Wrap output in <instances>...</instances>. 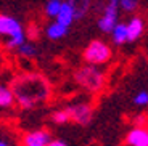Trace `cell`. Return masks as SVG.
I'll list each match as a JSON object with an SVG mask.
<instances>
[{
	"label": "cell",
	"instance_id": "obj_16",
	"mask_svg": "<svg viewBox=\"0 0 148 146\" xmlns=\"http://www.w3.org/2000/svg\"><path fill=\"white\" fill-rule=\"evenodd\" d=\"M60 7H61V0H48L47 3H45V8H44L45 15L48 18H55L60 11Z\"/></svg>",
	"mask_w": 148,
	"mask_h": 146
},
{
	"label": "cell",
	"instance_id": "obj_21",
	"mask_svg": "<svg viewBox=\"0 0 148 146\" xmlns=\"http://www.w3.org/2000/svg\"><path fill=\"white\" fill-rule=\"evenodd\" d=\"M26 35H29L31 39H37V37H39V32H37V27H36V26H31V27H29V32H27Z\"/></svg>",
	"mask_w": 148,
	"mask_h": 146
},
{
	"label": "cell",
	"instance_id": "obj_3",
	"mask_svg": "<svg viewBox=\"0 0 148 146\" xmlns=\"http://www.w3.org/2000/svg\"><path fill=\"white\" fill-rule=\"evenodd\" d=\"M74 81L79 87L85 88L90 93H98L105 87V76L97 66L85 64L76 69L74 72Z\"/></svg>",
	"mask_w": 148,
	"mask_h": 146
},
{
	"label": "cell",
	"instance_id": "obj_4",
	"mask_svg": "<svg viewBox=\"0 0 148 146\" xmlns=\"http://www.w3.org/2000/svg\"><path fill=\"white\" fill-rule=\"evenodd\" d=\"M113 56L111 47L103 40H92L82 51V58L87 64L92 66H101L108 63Z\"/></svg>",
	"mask_w": 148,
	"mask_h": 146
},
{
	"label": "cell",
	"instance_id": "obj_12",
	"mask_svg": "<svg viewBox=\"0 0 148 146\" xmlns=\"http://www.w3.org/2000/svg\"><path fill=\"white\" fill-rule=\"evenodd\" d=\"M55 21H58L60 24L66 26V27H69V26L73 24L74 13H73V8L69 7V3H68V2H61V7H60L58 15L55 16Z\"/></svg>",
	"mask_w": 148,
	"mask_h": 146
},
{
	"label": "cell",
	"instance_id": "obj_2",
	"mask_svg": "<svg viewBox=\"0 0 148 146\" xmlns=\"http://www.w3.org/2000/svg\"><path fill=\"white\" fill-rule=\"evenodd\" d=\"M0 37L5 39V47L16 50L26 42V31L16 18L10 15H0Z\"/></svg>",
	"mask_w": 148,
	"mask_h": 146
},
{
	"label": "cell",
	"instance_id": "obj_18",
	"mask_svg": "<svg viewBox=\"0 0 148 146\" xmlns=\"http://www.w3.org/2000/svg\"><path fill=\"white\" fill-rule=\"evenodd\" d=\"M118 7L124 13H134L138 8V0H118Z\"/></svg>",
	"mask_w": 148,
	"mask_h": 146
},
{
	"label": "cell",
	"instance_id": "obj_17",
	"mask_svg": "<svg viewBox=\"0 0 148 146\" xmlns=\"http://www.w3.org/2000/svg\"><path fill=\"white\" fill-rule=\"evenodd\" d=\"M52 121L58 125H63V124H68V122L71 121V116H69V113H68V109L64 108V109H58L52 114Z\"/></svg>",
	"mask_w": 148,
	"mask_h": 146
},
{
	"label": "cell",
	"instance_id": "obj_20",
	"mask_svg": "<svg viewBox=\"0 0 148 146\" xmlns=\"http://www.w3.org/2000/svg\"><path fill=\"white\" fill-rule=\"evenodd\" d=\"M134 124H135V127H143L145 125V116H135L134 117Z\"/></svg>",
	"mask_w": 148,
	"mask_h": 146
},
{
	"label": "cell",
	"instance_id": "obj_1",
	"mask_svg": "<svg viewBox=\"0 0 148 146\" xmlns=\"http://www.w3.org/2000/svg\"><path fill=\"white\" fill-rule=\"evenodd\" d=\"M15 103L23 109H32L50 98V85L40 74H23L11 84Z\"/></svg>",
	"mask_w": 148,
	"mask_h": 146
},
{
	"label": "cell",
	"instance_id": "obj_10",
	"mask_svg": "<svg viewBox=\"0 0 148 146\" xmlns=\"http://www.w3.org/2000/svg\"><path fill=\"white\" fill-rule=\"evenodd\" d=\"M69 7L73 8L74 13V19H82L85 18V15L89 13L90 5H92V0H66Z\"/></svg>",
	"mask_w": 148,
	"mask_h": 146
},
{
	"label": "cell",
	"instance_id": "obj_5",
	"mask_svg": "<svg viewBox=\"0 0 148 146\" xmlns=\"http://www.w3.org/2000/svg\"><path fill=\"white\" fill-rule=\"evenodd\" d=\"M119 7H118V0H110L106 3V7L103 8V13H101L100 19L97 23L98 29L103 34H110L111 29L118 24L119 19Z\"/></svg>",
	"mask_w": 148,
	"mask_h": 146
},
{
	"label": "cell",
	"instance_id": "obj_14",
	"mask_svg": "<svg viewBox=\"0 0 148 146\" xmlns=\"http://www.w3.org/2000/svg\"><path fill=\"white\" fill-rule=\"evenodd\" d=\"M18 55L21 56V58H26V59H32L37 56V47L34 42H24V44H21L18 48Z\"/></svg>",
	"mask_w": 148,
	"mask_h": 146
},
{
	"label": "cell",
	"instance_id": "obj_15",
	"mask_svg": "<svg viewBox=\"0 0 148 146\" xmlns=\"http://www.w3.org/2000/svg\"><path fill=\"white\" fill-rule=\"evenodd\" d=\"M15 104V96H13V91L11 88L5 87V85H0V108H11Z\"/></svg>",
	"mask_w": 148,
	"mask_h": 146
},
{
	"label": "cell",
	"instance_id": "obj_6",
	"mask_svg": "<svg viewBox=\"0 0 148 146\" xmlns=\"http://www.w3.org/2000/svg\"><path fill=\"white\" fill-rule=\"evenodd\" d=\"M66 109L71 116V121L77 122L81 125L90 124V121L93 117V109L89 103H74V104L68 106Z\"/></svg>",
	"mask_w": 148,
	"mask_h": 146
},
{
	"label": "cell",
	"instance_id": "obj_7",
	"mask_svg": "<svg viewBox=\"0 0 148 146\" xmlns=\"http://www.w3.org/2000/svg\"><path fill=\"white\" fill-rule=\"evenodd\" d=\"M52 136L48 130H34L27 132L26 135L23 136V146H47L50 143Z\"/></svg>",
	"mask_w": 148,
	"mask_h": 146
},
{
	"label": "cell",
	"instance_id": "obj_9",
	"mask_svg": "<svg viewBox=\"0 0 148 146\" xmlns=\"http://www.w3.org/2000/svg\"><path fill=\"white\" fill-rule=\"evenodd\" d=\"M129 146H148V128L145 127H134L129 130L126 136Z\"/></svg>",
	"mask_w": 148,
	"mask_h": 146
},
{
	"label": "cell",
	"instance_id": "obj_19",
	"mask_svg": "<svg viewBox=\"0 0 148 146\" xmlns=\"http://www.w3.org/2000/svg\"><path fill=\"white\" fill-rule=\"evenodd\" d=\"M134 103L140 108H145L148 106V90H140L137 95L134 96Z\"/></svg>",
	"mask_w": 148,
	"mask_h": 146
},
{
	"label": "cell",
	"instance_id": "obj_13",
	"mask_svg": "<svg viewBox=\"0 0 148 146\" xmlns=\"http://www.w3.org/2000/svg\"><path fill=\"white\" fill-rule=\"evenodd\" d=\"M111 40L114 45H124L127 42V31H126V23H118L111 29Z\"/></svg>",
	"mask_w": 148,
	"mask_h": 146
},
{
	"label": "cell",
	"instance_id": "obj_8",
	"mask_svg": "<svg viewBox=\"0 0 148 146\" xmlns=\"http://www.w3.org/2000/svg\"><path fill=\"white\" fill-rule=\"evenodd\" d=\"M126 31H127V42H135L138 40L145 32V23L140 16H134L126 23Z\"/></svg>",
	"mask_w": 148,
	"mask_h": 146
},
{
	"label": "cell",
	"instance_id": "obj_22",
	"mask_svg": "<svg viewBox=\"0 0 148 146\" xmlns=\"http://www.w3.org/2000/svg\"><path fill=\"white\" fill-rule=\"evenodd\" d=\"M47 146H68V145L63 140H50V143H48Z\"/></svg>",
	"mask_w": 148,
	"mask_h": 146
},
{
	"label": "cell",
	"instance_id": "obj_23",
	"mask_svg": "<svg viewBox=\"0 0 148 146\" xmlns=\"http://www.w3.org/2000/svg\"><path fill=\"white\" fill-rule=\"evenodd\" d=\"M0 146H11V143L8 140H0Z\"/></svg>",
	"mask_w": 148,
	"mask_h": 146
},
{
	"label": "cell",
	"instance_id": "obj_11",
	"mask_svg": "<svg viewBox=\"0 0 148 146\" xmlns=\"http://www.w3.org/2000/svg\"><path fill=\"white\" fill-rule=\"evenodd\" d=\"M68 31H69V27L60 24L58 21H52L47 26L45 34H47V37L50 39V40H60V39H63V37L68 34Z\"/></svg>",
	"mask_w": 148,
	"mask_h": 146
}]
</instances>
